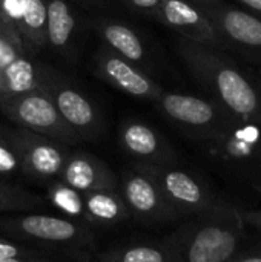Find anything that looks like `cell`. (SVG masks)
Listing matches in <instances>:
<instances>
[{
  "label": "cell",
  "mask_w": 261,
  "mask_h": 262,
  "mask_svg": "<svg viewBox=\"0 0 261 262\" xmlns=\"http://www.w3.org/2000/svg\"><path fill=\"white\" fill-rule=\"evenodd\" d=\"M182 54L192 74L214 95L215 101L242 121L261 124V89L232 58L220 49L186 40Z\"/></svg>",
  "instance_id": "1"
},
{
  "label": "cell",
  "mask_w": 261,
  "mask_h": 262,
  "mask_svg": "<svg viewBox=\"0 0 261 262\" xmlns=\"http://www.w3.org/2000/svg\"><path fill=\"white\" fill-rule=\"evenodd\" d=\"M200 224L178 233L172 241L178 262H231L238 247V227L217 207Z\"/></svg>",
  "instance_id": "2"
},
{
  "label": "cell",
  "mask_w": 261,
  "mask_h": 262,
  "mask_svg": "<svg viewBox=\"0 0 261 262\" xmlns=\"http://www.w3.org/2000/svg\"><path fill=\"white\" fill-rule=\"evenodd\" d=\"M0 230L28 241L54 244L62 247H80L92 243L88 229L65 216L29 213L0 218Z\"/></svg>",
  "instance_id": "3"
},
{
  "label": "cell",
  "mask_w": 261,
  "mask_h": 262,
  "mask_svg": "<svg viewBox=\"0 0 261 262\" xmlns=\"http://www.w3.org/2000/svg\"><path fill=\"white\" fill-rule=\"evenodd\" d=\"M205 14L223 38L226 51L261 66V18L226 2Z\"/></svg>",
  "instance_id": "4"
},
{
  "label": "cell",
  "mask_w": 261,
  "mask_h": 262,
  "mask_svg": "<svg viewBox=\"0 0 261 262\" xmlns=\"http://www.w3.org/2000/svg\"><path fill=\"white\" fill-rule=\"evenodd\" d=\"M120 195L129 215L143 224H165L180 218L157 181L138 167L122 175Z\"/></svg>",
  "instance_id": "5"
},
{
  "label": "cell",
  "mask_w": 261,
  "mask_h": 262,
  "mask_svg": "<svg viewBox=\"0 0 261 262\" xmlns=\"http://www.w3.org/2000/svg\"><path fill=\"white\" fill-rule=\"evenodd\" d=\"M137 167L157 181L165 196L180 216L197 213L206 215L215 209L212 193L189 172L162 164H143Z\"/></svg>",
  "instance_id": "6"
},
{
  "label": "cell",
  "mask_w": 261,
  "mask_h": 262,
  "mask_svg": "<svg viewBox=\"0 0 261 262\" xmlns=\"http://www.w3.org/2000/svg\"><path fill=\"white\" fill-rule=\"evenodd\" d=\"M162 106L174 121L192 129L205 130L208 140L238 120L217 101L211 103L192 95L165 94L162 98Z\"/></svg>",
  "instance_id": "7"
},
{
  "label": "cell",
  "mask_w": 261,
  "mask_h": 262,
  "mask_svg": "<svg viewBox=\"0 0 261 262\" xmlns=\"http://www.w3.org/2000/svg\"><path fill=\"white\" fill-rule=\"evenodd\" d=\"M209 147L218 160L243 166L258 160L261 154V124L237 120L209 138Z\"/></svg>",
  "instance_id": "8"
},
{
  "label": "cell",
  "mask_w": 261,
  "mask_h": 262,
  "mask_svg": "<svg viewBox=\"0 0 261 262\" xmlns=\"http://www.w3.org/2000/svg\"><path fill=\"white\" fill-rule=\"evenodd\" d=\"M18 98L20 100L9 107V112L20 124L34 132L45 134L66 143H72L77 138L74 130L60 117L55 104L48 98L38 94L22 95Z\"/></svg>",
  "instance_id": "9"
},
{
  "label": "cell",
  "mask_w": 261,
  "mask_h": 262,
  "mask_svg": "<svg viewBox=\"0 0 261 262\" xmlns=\"http://www.w3.org/2000/svg\"><path fill=\"white\" fill-rule=\"evenodd\" d=\"M18 154L23 173L38 183L58 180L66 161V154L55 144L35 135H20L12 144Z\"/></svg>",
  "instance_id": "10"
},
{
  "label": "cell",
  "mask_w": 261,
  "mask_h": 262,
  "mask_svg": "<svg viewBox=\"0 0 261 262\" xmlns=\"http://www.w3.org/2000/svg\"><path fill=\"white\" fill-rule=\"evenodd\" d=\"M162 14L165 21L186 40L226 51L223 38L208 15L186 0H162Z\"/></svg>",
  "instance_id": "11"
},
{
  "label": "cell",
  "mask_w": 261,
  "mask_h": 262,
  "mask_svg": "<svg viewBox=\"0 0 261 262\" xmlns=\"http://www.w3.org/2000/svg\"><path fill=\"white\" fill-rule=\"evenodd\" d=\"M58 180L80 193L98 189H117L118 186L112 170L105 163L88 154H72L66 157Z\"/></svg>",
  "instance_id": "12"
},
{
  "label": "cell",
  "mask_w": 261,
  "mask_h": 262,
  "mask_svg": "<svg viewBox=\"0 0 261 262\" xmlns=\"http://www.w3.org/2000/svg\"><path fill=\"white\" fill-rule=\"evenodd\" d=\"M88 224L97 227H114L131 215L117 189H98L83 193Z\"/></svg>",
  "instance_id": "13"
},
{
  "label": "cell",
  "mask_w": 261,
  "mask_h": 262,
  "mask_svg": "<svg viewBox=\"0 0 261 262\" xmlns=\"http://www.w3.org/2000/svg\"><path fill=\"white\" fill-rule=\"evenodd\" d=\"M97 262H178L172 241L122 246L98 255Z\"/></svg>",
  "instance_id": "14"
},
{
  "label": "cell",
  "mask_w": 261,
  "mask_h": 262,
  "mask_svg": "<svg viewBox=\"0 0 261 262\" xmlns=\"http://www.w3.org/2000/svg\"><path fill=\"white\" fill-rule=\"evenodd\" d=\"M122 143L131 155L148 160L149 163L158 161L162 164L168 158L162 140L149 126L140 123L126 126L122 132Z\"/></svg>",
  "instance_id": "15"
},
{
  "label": "cell",
  "mask_w": 261,
  "mask_h": 262,
  "mask_svg": "<svg viewBox=\"0 0 261 262\" xmlns=\"http://www.w3.org/2000/svg\"><path fill=\"white\" fill-rule=\"evenodd\" d=\"M55 107L60 117L71 129L86 130L94 123V109L89 101L78 92L71 89H63L58 92L55 100Z\"/></svg>",
  "instance_id": "16"
},
{
  "label": "cell",
  "mask_w": 261,
  "mask_h": 262,
  "mask_svg": "<svg viewBox=\"0 0 261 262\" xmlns=\"http://www.w3.org/2000/svg\"><path fill=\"white\" fill-rule=\"evenodd\" d=\"M46 200L48 203L55 207L65 218L72 220L75 223H86V213H85V201L83 193L72 189L66 183L60 180H54L46 187Z\"/></svg>",
  "instance_id": "17"
},
{
  "label": "cell",
  "mask_w": 261,
  "mask_h": 262,
  "mask_svg": "<svg viewBox=\"0 0 261 262\" xmlns=\"http://www.w3.org/2000/svg\"><path fill=\"white\" fill-rule=\"evenodd\" d=\"M106 74L109 75V78L123 91H126L131 95H137V97H145L149 95L154 89L152 83L143 77L140 72H137L132 66H129L126 61L120 60V58H109L105 64Z\"/></svg>",
  "instance_id": "18"
},
{
  "label": "cell",
  "mask_w": 261,
  "mask_h": 262,
  "mask_svg": "<svg viewBox=\"0 0 261 262\" xmlns=\"http://www.w3.org/2000/svg\"><path fill=\"white\" fill-rule=\"evenodd\" d=\"M75 26V20L63 0H52L46 8V31L49 41L62 48L68 43L71 32Z\"/></svg>",
  "instance_id": "19"
},
{
  "label": "cell",
  "mask_w": 261,
  "mask_h": 262,
  "mask_svg": "<svg viewBox=\"0 0 261 262\" xmlns=\"http://www.w3.org/2000/svg\"><path fill=\"white\" fill-rule=\"evenodd\" d=\"M106 41L115 48L126 58L137 61L143 57V46L140 38L123 25H109L105 28Z\"/></svg>",
  "instance_id": "20"
},
{
  "label": "cell",
  "mask_w": 261,
  "mask_h": 262,
  "mask_svg": "<svg viewBox=\"0 0 261 262\" xmlns=\"http://www.w3.org/2000/svg\"><path fill=\"white\" fill-rule=\"evenodd\" d=\"M42 206V200L18 187L0 183V213L23 212Z\"/></svg>",
  "instance_id": "21"
},
{
  "label": "cell",
  "mask_w": 261,
  "mask_h": 262,
  "mask_svg": "<svg viewBox=\"0 0 261 262\" xmlns=\"http://www.w3.org/2000/svg\"><path fill=\"white\" fill-rule=\"evenodd\" d=\"M5 77L9 89L15 94H23L34 88V68L28 60H12L5 69Z\"/></svg>",
  "instance_id": "22"
},
{
  "label": "cell",
  "mask_w": 261,
  "mask_h": 262,
  "mask_svg": "<svg viewBox=\"0 0 261 262\" xmlns=\"http://www.w3.org/2000/svg\"><path fill=\"white\" fill-rule=\"evenodd\" d=\"M22 18L31 31H42L46 26V6L42 0H22Z\"/></svg>",
  "instance_id": "23"
},
{
  "label": "cell",
  "mask_w": 261,
  "mask_h": 262,
  "mask_svg": "<svg viewBox=\"0 0 261 262\" xmlns=\"http://www.w3.org/2000/svg\"><path fill=\"white\" fill-rule=\"evenodd\" d=\"M20 172H23V169L15 147L0 138V175L12 177Z\"/></svg>",
  "instance_id": "24"
},
{
  "label": "cell",
  "mask_w": 261,
  "mask_h": 262,
  "mask_svg": "<svg viewBox=\"0 0 261 262\" xmlns=\"http://www.w3.org/2000/svg\"><path fill=\"white\" fill-rule=\"evenodd\" d=\"M32 255H34V250L31 247H25L15 241L0 238V261L22 258V256H32Z\"/></svg>",
  "instance_id": "25"
},
{
  "label": "cell",
  "mask_w": 261,
  "mask_h": 262,
  "mask_svg": "<svg viewBox=\"0 0 261 262\" xmlns=\"http://www.w3.org/2000/svg\"><path fill=\"white\" fill-rule=\"evenodd\" d=\"M242 220H245V223L254 226L255 229L261 230V210H255V212H242L238 213Z\"/></svg>",
  "instance_id": "26"
},
{
  "label": "cell",
  "mask_w": 261,
  "mask_h": 262,
  "mask_svg": "<svg viewBox=\"0 0 261 262\" xmlns=\"http://www.w3.org/2000/svg\"><path fill=\"white\" fill-rule=\"evenodd\" d=\"M188 3H191L192 6H195L197 9H200L202 12L208 11V9H212L222 3H225V0H186Z\"/></svg>",
  "instance_id": "27"
},
{
  "label": "cell",
  "mask_w": 261,
  "mask_h": 262,
  "mask_svg": "<svg viewBox=\"0 0 261 262\" xmlns=\"http://www.w3.org/2000/svg\"><path fill=\"white\" fill-rule=\"evenodd\" d=\"M237 2L245 8V11L261 18V0H237Z\"/></svg>",
  "instance_id": "28"
},
{
  "label": "cell",
  "mask_w": 261,
  "mask_h": 262,
  "mask_svg": "<svg viewBox=\"0 0 261 262\" xmlns=\"http://www.w3.org/2000/svg\"><path fill=\"white\" fill-rule=\"evenodd\" d=\"M132 3L143 9H154L160 5V0H132Z\"/></svg>",
  "instance_id": "29"
},
{
  "label": "cell",
  "mask_w": 261,
  "mask_h": 262,
  "mask_svg": "<svg viewBox=\"0 0 261 262\" xmlns=\"http://www.w3.org/2000/svg\"><path fill=\"white\" fill-rule=\"evenodd\" d=\"M0 262H55V261L38 259V258H32V256H22V258H12V259H6V261H0Z\"/></svg>",
  "instance_id": "30"
},
{
  "label": "cell",
  "mask_w": 261,
  "mask_h": 262,
  "mask_svg": "<svg viewBox=\"0 0 261 262\" xmlns=\"http://www.w3.org/2000/svg\"><path fill=\"white\" fill-rule=\"evenodd\" d=\"M237 262H261V256H249V258H245V259H240Z\"/></svg>",
  "instance_id": "31"
},
{
  "label": "cell",
  "mask_w": 261,
  "mask_h": 262,
  "mask_svg": "<svg viewBox=\"0 0 261 262\" xmlns=\"http://www.w3.org/2000/svg\"><path fill=\"white\" fill-rule=\"evenodd\" d=\"M257 74H258V77L261 78V66H257Z\"/></svg>",
  "instance_id": "32"
},
{
  "label": "cell",
  "mask_w": 261,
  "mask_h": 262,
  "mask_svg": "<svg viewBox=\"0 0 261 262\" xmlns=\"http://www.w3.org/2000/svg\"><path fill=\"white\" fill-rule=\"evenodd\" d=\"M258 163H260V166H261V154H260V157H258V160H257Z\"/></svg>",
  "instance_id": "33"
},
{
  "label": "cell",
  "mask_w": 261,
  "mask_h": 262,
  "mask_svg": "<svg viewBox=\"0 0 261 262\" xmlns=\"http://www.w3.org/2000/svg\"><path fill=\"white\" fill-rule=\"evenodd\" d=\"M0 15H2V11H0Z\"/></svg>",
  "instance_id": "34"
}]
</instances>
